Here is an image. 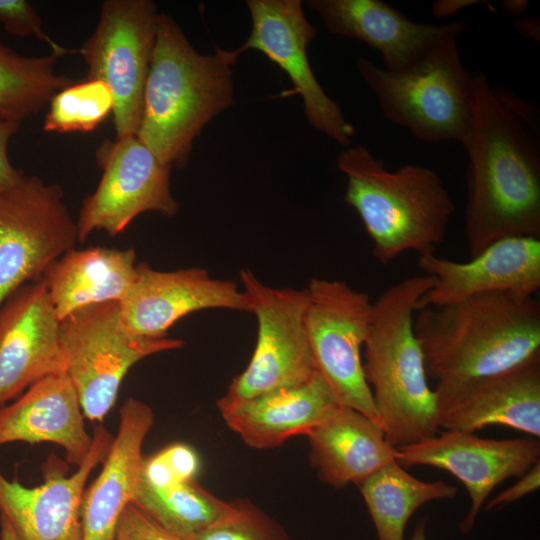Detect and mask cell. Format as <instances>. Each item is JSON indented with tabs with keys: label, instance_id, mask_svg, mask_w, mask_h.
<instances>
[{
	"label": "cell",
	"instance_id": "obj_1",
	"mask_svg": "<svg viewBox=\"0 0 540 540\" xmlns=\"http://www.w3.org/2000/svg\"><path fill=\"white\" fill-rule=\"evenodd\" d=\"M538 115L513 92L473 74L464 232L469 257L497 240L540 238Z\"/></svg>",
	"mask_w": 540,
	"mask_h": 540
},
{
	"label": "cell",
	"instance_id": "obj_2",
	"mask_svg": "<svg viewBox=\"0 0 540 540\" xmlns=\"http://www.w3.org/2000/svg\"><path fill=\"white\" fill-rule=\"evenodd\" d=\"M413 327L435 388L493 376L540 356L536 295L491 292L423 308Z\"/></svg>",
	"mask_w": 540,
	"mask_h": 540
},
{
	"label": "cell",
	"instance_id": "obj_3",
	"mask_svg": "<svg viewBox=\"0 0 540 540\" xmlns=\"http://www.w3.org/2000/svg\"><path fill=\"white\" fill-rule=\"evenodd\" d=\"M232 51L204 55L161 13L136 137L165 165L184 166L203 127L233 102Z\"/></svg>",
	"mask_w": 540,
	"mask_h": 540
},
{
	"label": "cell",
	"instance_id": "obj_4",
	"mask_svg": "<svg viewBox=\"0 0 540 540\" xmlns=\"http://www.w3.org/2000/svg\"><path fill=\"white\" fill-rule=\"evenodd\" d=\"M433 283L425 274L407 277L373 302L363 370L385 438L396 449L440 431L436 394L413 327L417 302Z\"/></svg>",
	"mask_w": 540,
	"mask_h": 540
},
{
	"label": "cell",
	"instance_id": "obj_5",
	"mask_svg": "<svg viewBox=\"0 0 540 540\" xmlns=\"http://www.w3.org/2000/svg\"><path fill=\"white\" fill-rule=\"evenodd\" d=\"M336 163L347 177L344 200L362 220L380 264L408 251L435 252L444 241L455 205L436 171L413 163L389 170L362 145L345 147Z\"/></svg>",
	"mask_w": 540,
	"mask_h": 540
},
{
	"label": "cell",
	"instance_id": "obj_6",
	"mask_svg": "<svg viewBox=\"0 0 540 540\" xmlns=\"http://www.w3.org/2000/svg\"><path fill=\"white\" fill-rule=\"evenodd\" d=\"M463 31L450 33L400 72L387 71L361 56L356 60V68L384 116L419 141L461 144L468 132L473 74L459 54L458 38Z\"/></svg>",
	"mask_w": 540,
	"mask_h": 540
},
{
	"label": "cell",
	"instance_id": "obj_7",
	"mask_svg": "<svg viewBox=\"0 0 540 540\" xmlns=\"http://www.w3.org/2000/svg\"><path fill=\"white\" fill-rule=\"evenodd\" d=\"M59 334L66 375L84 417L91 422H102L113 408L121 382L133 365L150 355L184 346L181 339L131 334L117 301L73 312L59 322Z\"/></svg>",
	"mask_w": 540,
	"mask_h": 540
},
{
	"label": "cell",
	"instance_id": "obj_8",
	"mask_svg": "<svg viewBox=\"0 0 540 540\" xmlns=\"http://www.w3.org/2000/svg\"><path fill=\"white\" fill-rule=\"evenodd\" d=\"M240 280L249 312L257 319V342L249 364L217 405L301 385L317 373L305 329L307 288H274L249 269L240 271Z\"/></svg>",
	"mask_w": 540,
	"mask_h": 540
},
{
	"label": "cell",
	"instance_id": "obj_9",
	"mask_svg": "<svg viewBox=\"0 0 540 540\" xmlns=\"http://www.w3.org/2000/svg\"><path fill=\"white\" fill-rule=\"evenodd\" d=\"M307 291L305 329L317 372L341 406L380 424L361 356L372 318L370 296L345 281L321 278L311 279Z\"/></svg>",
	"mask_w": 540,
	"mask_h": 540
},
{
	"label": "cell",
	"instance_id": "obj_10",
	"mask_svg": "<svg viewBox=\"0 0 540 540\" xmlns=\"http://www.w3.org/2000/svg\"><path fill=\"white\" fill-rule=\"evenodd\" d=\"M77 223L62 188L26 176L0 193V305L22 285L74 248Z\"/></svg>",
	"mask_w": 540,
	"mask_h": 540
},
{
	"label": "cell",
	"instance_id": "obj_11",
	"mask_svg": "<svg viewBox=\"0 0 540 540\" xmlns=\"http://www.w3.org/2000/svg\"><path fill=\"white\" fill-rule=\"evenodd\" d=\"M160 14L150 0H106L94 32L78 50L87 79L104 82L112 92L118 138L138 130Z\"/></svg>",
	"mask_w": 540,
	"mask_h": 540
},
{
	"label": "cell",
	"instance_id": "obj_12",
	"mask_svg": "<svg viewBox=\"0 0 540 540\" xmlns=\"http://www.w3.org/2000/svg\"><path fill=\"white\" fill-rule=\"evenodd\" d=\"M96 157L103 174L80 209L76 222L79 242L95 230L114 237L145 212L167 217L178 212L179 203L170 190L171 167L136 135L104 141Z\"/></svg>",
	"mask_w": 540,
	"mask_h": 540
},
{
	"label": "cell",
	"instance_id": "obj_13",
	"mask_svg": "<svg viewBox=\"0 0 540 540\" xmlns=\"http://www.w3.org/2000/svg\"><path fill=\"white\" fill-rule=\"evenodd\" d=\"M252 28L248 39L233 54L262 52L290 78L303 100L306 118L316 130L349 147L355 129L317 81L307 57V46L316 30L306 18L300 0H247Z\"/></svg>",
	"mask_w": 540,
	"mask_h": 540
},
{
	"label": "cell",
	"instance_id": "obj_14",
	"mask_svg": "<svg viewBox=\"0 0 540 540\" xmlns=\"http://www.w3.org/2000/svg\"><path fill=\"white\" fill-rule=\"evenodd\" d=\"M396 460L402 467L426 465L445 470L463 483L470 508L458 528L468 534L494 488L520 477L540 461V441L531 436L485 439L474 433L440 430L433 437L397 448Z\"/></svg>",
	"mask_w": 540,
	"mask_h": 540
},
{
	"label": "cell",
	"instance_id": "obj_15",
	"mask_svg": "<svg viewBox=\"0 0 540 540\" xmlns=\"http://www.w3.org/2000/svg\"><path fill=\"white\" fill-rule=\"evenodd\" d=\"M59 320L41 279L26 283L0 305V406L35 382L66 374Z\"/></svg>",
	"mask_w": 540,
	"mask_h": 540
},
{
	"label": "cell",
	"instance_id": "obj_16",
	"mask_svg": "<svg viewBox=\"0 0 540 540\" xmlns=\"http://www.w3.org/2000/svg\"><path fill=\"white\" fill-rule=\"evenodd\" d=\"M124 326L133 335L162 338L178 320L206 309L248 311L236 283L213 278L200 267L173 271L137 263V277L119 302Z\"/></svg>",
	"mask_w": 540,
	"mask_h": 540
},
{
	"label": "cell",
	"instance_id": "obj_17",
	"mask_svg": "<svg viewBox=\"0 0 540 540\" xmlns=\"http://www.w3.org/2000/svg\"><path fill=\"white\" fill-rule=\"evenodd\" d=\"M417 265L434 278L419 298L417 311L491 292L536 295L540 289V238L500 239L467 262L428 252L419 255Z\"/></svg>",
	"mask_w": 540,
	"mask_h": 540
},
{
	"label": "cell",
	"instance_id": "obj_18",
	"mask_svg": "<svg viewBox=\"0 0 540 540\" xmlns=\"http://www.w3.org/2000/svg\"><path fill=\"white\" fill-rule=\"evenodd\" d=\"M440 430L501 425L540 438V356L505 372L435 388Z\"/></svg>",
	"mask_w": 540,
	"mask_h": 540
},
{
	"label": "cell",
	"instance_id": "obj_19",
	"mask_svg": "<svg viewBox=\"0 0 540 540\" xmlns=\"http://www.w3.org/2000/svg\"><path fill=\"white\" fill-rule=\"evenodd\" d=\"M113 440L102 426L92 435L83 463L68 477L51 475L35 487L9 480L0 471V515L19 540H82L81 510L90 473L105 458Z\"/></svg>",
	"mask_w": 540,
	"mask_h": 540
},
{
	"label": "cell",
	"instance_id": "obj_20",
	"mask_svg": "<svg viewBox=\"0 0 540 540\" xmlns=\"http://www.w3.org/2000/svg\"><path fill=\"white\" fill-rule=\"evenodd\" d=\"M307 6L333 35L357 39L376 49L387 71L400 72L421 60L452 32L467 23L415 22L381 0H310Z\"/></svg>",
	"mask_w": 540,
	"mask_h": 540
},
{
	"label": "cell",
	"instance_id": "obj_21",
	"mask_svg": "<svg viewBox=\"0 0 540 540\" xmlns=\"http://www.w3.org/2000/svg\"><path fill=\"white\" fill-rule=\"evenodd\" d=\"M153 424L154 413L146 403L130 397L122 405L102 470L84 491L82 540H115L120 518L143 482L142 446Z\"/></svg>",
	"mask_w": 540,
	"mask_h": 540
},
{
	"label": "cell",
	"instance_id": "obj_22",
	"mask_svg": "<svg viewBox=\"0 0 540 540\" xmlns=\"http://www.w3.org/2000/svg\"><path fill=\"white\" fill-rule=\"evenodd\" d=\"M84 418L68 376L51 375L0 406V446L13 442L54 443L64 449L68 463L79 467L92 446Z\"/></svg>",
	"mask_w": 540,
	"mask_h": 540
},
{
	"label": "cell",
	"instance_id": "obj_23",
	"mask_svg": "<svg viewBox=\"0 0 540 540\" xmlns=\"http://www.w3.org/2000/svg\"><path fill=\"white\" fill-rule=\"evenodd\" d=\"M339 405L331 388L317 372L301 385L217 407L227 426L245 444L267 449L293 436H306Z\"/></svg>",
	"mask_w": 540,
	"mask_h": 540
},
{
	"label": "cell",
	"instance_id": "obj_24",
	"mask_svg": "<svg viewBox=\"0 0 540 540\" xmlns=\"http://www.w3.org/2000/svg\"><path fill=\"white\" fill-rule=\"evenodd\" d=\"M306 436L318 478L336 489L358 486L397 461V449L388 443L381 425L349 407L337 406Z\"/></svg>",
	"mask_w": 540,
	"mask_h": 540
},
{
	"label": "cell",
	"instance_id": "obj_25",
	"mask_svg": "<svg viewBox=\"0 0 540 540\" xmlns=\"http://www.w3.org/2000/svg\"><path fill=\"white\" fill-rule=\"evenodd\" d=\"M137 277L133 248L90 247L70 249L51 263L41 280L59 321L95 304L117 301Z\"/></svg>",
	"mask_w": 540,
	"mask_h": 540
},
{
	"label": "cell",
	"instance_id": "obj_26",
	"mask_svg": "<svg viewBox=\"0 0 540 540\" xmlns=\"http://www.w3.org/2000/svg\"><path fill=\"white\" fill-rule=\"evenodd\" d=\"M358 488L378 540H405L406 524L419 507L430 501L454 498L458 492L457 487L443 481L419 480L397 461L378 470Z\"/></svg>",
	"mask_w": 540,
	"mask_h": 540
},
{
	"label": "cell",
	"instance_id": "obj_27",
	"mask_svg": "<svg viewBox=\"0 0 540 540\" xmlns=\"http://www.w3.org/2000/svg\"><path fill=\"white\" fill-rule=\"evenodd\" d=\"M58 56H23L0 42V116L21 122L38 113L60 90L73 84L58 74Z\"/></svg>",
	"mask_w": 540,
	"mask_h": 540
},
{
	"label": "cell",
	"instance_id": "obj_28",
	"mask_svg": "<svg viewBox=\"0 0 540 540\" xmlns=\"http://www.w3.org/2000/svg\"><path fill=\"white\" fill-rule=\"evenodd\" d=\"M165 531L183 540L208 528L234 509L195 480L167 488L140 487L133 503Z\"/></svg>",
	"mask_w": 540,
	"mask_h": 540
},
{
	"label": "cell",
	"instance_id": "obj_29",
	"mask_svg": "<svg viewBox=\"0 0 540 540\" xmlns=\"http://www.w3.org/2000/svg\"><path fill=\"white\" fill-rule=\"evenodd\" d=\"M113 95L102 81L86 80L60 90L50 100L43 129L69 133L94 130L113 111Z\"/></svg>",
	"mask_w": 540,
	"mask_h": 540
},
{
	"label": "cell",
	"instance_id": "obj_30",
	"mask_svg": "<svg viewBox=\"0 0 540 540\" xmlns=\"http://www.w3.org/2000/svg\"><path fill=\"white\" fill-rule=\"evenodd\" d=\"M186 540H289L286 531L246 500L234 501L230 514Z\"/></svg>",
	"mask_w": 540,
	"mask_h": 540
},
{
	"label": "cell",
	"instance_id": "obj_31",
	"mask_svg": "<svg viewBox=\"0 0 540 540\" xmlns=\"http://www.w3.org/2000/svg\"><path fill=\"white\" fill-rule=\"evenodd\" d=\"M200 460L195 450L184 443L171 444L144 459L143 484L167 488L195 480Z\"/></svg>",
	"mask_w": 540,
	"mask_h": 540
},
{
	"label": "cell",
	"instance_id": "obj_32",
	"mask_svg": "<svg viewBox=\"0 0 540 540\" xmlns=\"http://www.w3.org/2000/svg\"><path fill=\"white\" fill-rule=\"evenodd\" d=\"M0 23L14 36H34L45 41L52 49V53L58 57L69 52L43 31L41 18L27 1L0 0Z\"/></svg>",
	"mask_w": 540,
	"mask_h": 540
},
{
	"label": "cell",
	"instance_id": "obj_33",
	"mask_svg": "<svg viewBox=\"0 0 540 540\" xmlns=\"http://www.w3.org/2000/svg\"><path fill=\"white\" fill-rule=\"evenodd\" d=\"M518 478L511 487L485 503V510L509 505L538 490L540 487V461Z\"/></svg>",
	"mask_w": 540,
	"mask_h": 540
},
{
	"label": "cell",
	"instance_id": "obj_34",
	"mask_svg": "<svg viewBox=\"0 0 540 540\" xmlns=\"http://www.w3.org/2000/svg\"><path fill=\"white\" fill-rule=\"evenodd\" d=\"M21 122L0 116V193L12 187L23 172L15 169L8 157V143L19 131Z\"/></svg>",
	"mask_w": 540,
	"mask_h": 540
},
{
	"label": "cell",
	"instance_id": "obj_35",
	"mask_svg": "<svg viewBox=\"0 0 540 540\" xmlns=\"http://www.w3.org/2000/svg\"><path fill=\"white\" fill-rule=\"evenodd\" d=\"M118 525L135 531L147 540H183L165 531L133 504L125 509Z\"/></svg>",
	"mask_w": 540,
	"mask_h": 540
},
{
	"label": "cell",
	"instance_id": "obj_36",
	"mask_svg": "<svg viewBox=\"0 0 540 540\" xmlns=\"http://www.w3.org/2000/svg\"><path fill=\"white\" fill-rule=\"evenodd\" d=\"M478 3V0H437L432 4L431 11L434 16L443 18Z\"/></svg>",
	"mask_w": 540,
	"mask_h": 540
},
{
	"label": "cell",
	"instance_id": "obj_37",
	"mask_svg": "<svg viewBox=\"0 0 540 540\" xmlns=\"http://www.w3.org/2000/svg\"><path fill=\"white\" fill-rule=\"evenodd\" d=\"M515 29L524 38L537 41L539 43L540 25L536 18H522L515 21Z\"/></svg>",
	"mask_w": 540,
	"mask_h": 540
},
{
	"label": "cell",
	"instance_id": "obj_38",
	"mask_svg": "<svg viewBox=\"0 0 540 540\" xmlns=\"http://www.w3.org/2000/svg\"><path fill=\"white\" fill-rule=\"evenodd\" d=\"M502 7L511 15L520 17L527 11L529 2L527 0H504Z\"/></svg>",
	"mask_w": 540,
	"mask_h": 540
},
{
	"label": "cell",
	"instance_id": "obj_39",
	"mask_svg": "<svg viewBox=\"0 0 540 540\" xmlns=\"http://www.w3.org/2000/svg\"><path fill=\"white\" fill-rule=\"evenodd\" d=\"M0 540H19L8 520L0 515Z\"/></svg>",
	"mask_w": 540,
	"mask_h": 540
},
{
	"label": "cell",
	"instance_id": "obj_40",
	"mask_svg": "<svg viewBox=\"0 0 540 540\" xmlns=\"http://www.w3.org/2000/svg\"><path fill=\"white\" fill-rule=\"evenodd\" d=\"M426 519L421 518L417 521L411 537L408 540H427L426 535Z\"/></svg>",
	"mask_w": 540,
	"mask_h": 540
},
{
	"label": "cell",
	"instance_id": "obj_41",
	"mask_svg": "<svg viewBox=\"0 0 540 540\" xmlns=\"http://www.w3.org/2000/svg\"><path fill=\"white\" fill-rule=\"evenodd\" d=\"M119 531L123 532L128 540H147L146 538H144L143 536L139 535L138 533H136L135 531L131 530V529H128L126 527H123L121 525H118V529Z\"/></svg>",
	"mask_w": 540,
	"mask_h": 540
},
{
	"label": "cell",
	"instance_id": "obj_42",
	"mask_svg": "<svg viewBox=\"0 0 540 540\" xmlns=\"http://www.w3.org/2000/svg\"><path fill=\"white\" fill-rule=\"evenodd\" d=\"M115 540H128V538L123 532L117 530Z\"/></svg>",
	"mask_w": 540,
	"mask_h": 540
}]
</instances>
